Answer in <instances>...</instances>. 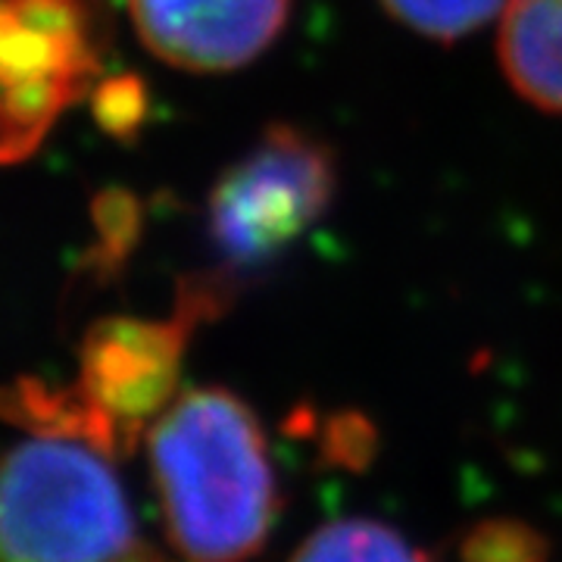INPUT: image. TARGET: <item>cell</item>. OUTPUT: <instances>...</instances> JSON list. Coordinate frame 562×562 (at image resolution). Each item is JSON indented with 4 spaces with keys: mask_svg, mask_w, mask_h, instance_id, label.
<instances>
[{
    "mask_svg": "<svg viewBox=\"0 0 562 562\" xmlns=\"http://www.w3.org/2000/svg\"><path fill=\"white\" fill-rule=\"evenodd\" d=\"M169 547L181 562H250L281 487L260 416L225 387L179 394L144 435Z\"/></svg>",
    "mask_w": 562,
    "mask_h": 562,
    "instance_id": "obj_1",
    "label": "cell"
},
{
    "mask_svg": "<svg viewBox=\"0 0 562 562\" xmlns=\"http://www.w3.org/2000/svg\"><path fill=\"white\" fill-rule=\"evenodd\" d=\"M120 450L25 431L0 457V562H120L140 543Z\"/></svg>",
    "mask_w": 562,
    "mask_h": 562,
    "instance_id": "obj_2",
    "label": "cell"
},
{
    "mask_svg": "<svg viewBox=\"0 0 562 562\" xmlns=\"http://www.w3.org/2000/svg\"><path fill=\"white\" fill-rule=\"evenodd\" d=\"M88 0H0V166L25 160L101 85Z\"/></svg>",
    "mask_w": 562,
    "mask_h": 562,
    "instance_id": "obj_3",
    "label": "cell"
},
{
    "mask_svg": "<svg viewBox=\"0 0 562 562\" xmlns=\"http://www.w3.org/2000/svg\"><path fill=\"white\" fill-rule=\"evenodd\" d=\"M335 184V157L322 140L291 125L266 128L210 194V244L220 272L235 279V272L276 260L325 216Z\"/></svg>",
    "mask_w": 562,
    "mask_h": 562,
    "instance_id": "obj_4",
    "label": "cell"
},
{
    "mask_svg": "<svg viewBox=\"0 0 562 562\" xmlns=\"http://www.w3.org/2000/svg\"><path fill=\"white\" fill-rule=\"evenodd\" d=\"M203 322L179 297L169 319L110 316L85 331L76 387L116 428L125 453L179 397L184 347Z\"/></svg>",
    "mask_w": 562,
    "mask_h": 562,
    "instance_id": "obj_5",
    "label": "cell"
},
{
    "mask_svg": "<svg viewBox=\"0 0 562 562\" xmlns=\"http://www.w3.org/2000/svg\"><path fill=\"white\" fill-rule=\"evenodd\" d=\"M150 54L191 72L238 69L276 41L291 0H128Z\"/></svg>",
    "mask_w": 562,
    "mask_h": 562,
    "instance_id": "obj_6",
    "label": "cell"
},
{
    "mask_svg": "<svg viewBox=\"0 0 562 562\" xmlns=\"http://www.w3.org/2000/svg\"><path fill=\"white\" fill-rule=\"evenodd\" d=\"M497 47L525 101L562 113V0H509Z\"/></svg>",
    "mask_w": 562,
    "mask_h": 562,
    "instance_id": "obj_7",
    "label": "cell"
},
{
    "mask_svg": "<svg viewBox=\"0 0 562 562\" xmlns=\"http://www.w3.org/2000/svg\"><path fill=\"white\" fill-rule=\"evenodd\" d=\"M288 562H435L394 525L379 519H335L310 531Z\"/></svg>",
    "mask_w": 562,
    "mask_h": 562,
    "instance_id": "obj_8",
    "label": "cell"
},
{
    "mask_svg": "<svg viewBox=\"0 0 562 562\" xmlns=\"http://www.w3.org/2000/svg\"><path fill=\"white\" fill-rule=\"evenodd\" d=\"M460 562H550V541L535 525L491 516L469 525L457 541Z\"/></svg>",
    "mask_w": 562,
    "mask_h": 562,
    "instance_id": "obj_9",
    "label": "cell"
},
{
    "mask_svg": "<svg viewBox=\"0 0 562 562\" xmlns=\"http://www.w3.org/2000/svg\"><path fill=\"white\" fill-rule=\"evenodd\" d=\"M384 7L428 38L453 41L479 29L501 10L503 0H382Z\"/></svg>",
    "mask_w": 562,
    "mask_h": 562,
    "instance_id": "obj_10",
    "label": "cell"
},
{
    "mask_svg": "<svg viewBox=\"0 0 562 562\" xmlns=\"http://www.w3.org/2000/svg\"><path fill=\"white\" fill-rule=\"evenodd\" d=\"M98 228H101V250L98 266L101 272L116 269L140 235V206L128 191H106L98 201Z\"/></svg>",
    "mask_w": 562,
    "mask_h": 562,
    "instance_id": "obj_11",
    "label": "cell"
},
{
    "mask_svg": "<svg viewBox=\"0 0 562 562\" xmlns=\"http://www.w3.org/2000/svg\"><path fill=\"white\" fill-rule=\"evenodd\" d=\"M94 113L116 138H132L147 120V91L135 76H116L94 88Z\"/></svg>",
    "mask_w": 562,
    "mask_h": 562,
    "instance_id": "obj_12",
    "label": "cell"
},
{
    "mask_svg": "<svg viewBox=\"0 0 562 562\" xmlns=\"http://www.w3.org/2000/svg\"><path fill=\"white\" fill-rule=\"evenodd\" d=\"M325 457L344 469H360L375 457V425L360 413H338L325 425Z\"/></svg>",
    "mask_w": 562,
    "mask_h": 562,
    "instance_id": "obj_13",
    "label": "cell"
},
{
    "mask_svg": "<svg viewBox=\"0 0 562 562\" xmlns=\"http://www.w3.org/2000/svg\"><path fill=\"white\" fill-rule=\"evenodd\" d=\"M120 562H172V560H169V557H162L157 547H147V543L140 541L138 547H135V550H132V553H128V557Z\"/></svg>",
    "mask_w": 562,
    "mask_h": 562,
    "instance_id": "obj_14",
    "label": "cell"
}]
</instances>
